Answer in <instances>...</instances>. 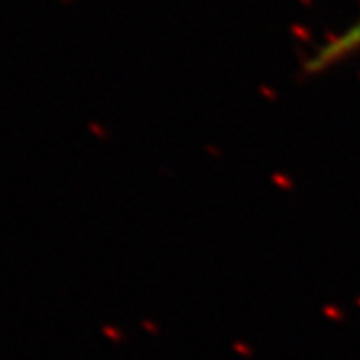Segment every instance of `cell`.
<instances>
[{"label": "cell", "instance_id": "6da1fadb", "mask_svg": "<svg viewBox=\"0 0 360 360\" xmlns=\"http://www.w3.org/2000/svg\"><path fill=\"white\" fill-rule=\"evenodd\" d=\"M356 50H360V17L346 32L329 39L323 46L318 48L311 61L307 63V68L313 72H322L349 57L351 53H355Z\"/></svg>", "mask_w": 360, "mask_h": 360}]
</instances>
